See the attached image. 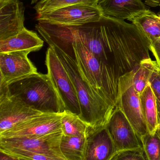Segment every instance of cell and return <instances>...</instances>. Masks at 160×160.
<instances>
[{
  "label": "cell",
  "instance_id": "obj_1",
  "mask_svg": "<svg viewBox=\"0 0 160 160\" xmlns=\"http://www.w3.org/2000/svg\"><path fill=\"white\" fill-rule=\"evenodd\" d=\"M100 36L91 52L120 78L150 58L151 43L132 22L103 16Z\"/></svg>",
  "mask_w": 160,
  "mask_h": 160
},
{
  "label": "cell",
  "instance_id": "obj_2",
  "mask_svg": "<svg viewBox=\"0 0 160 160\" xmlns=\"http://www.w3.org/2000/svg\"><path fill=\"white\" fill-rule=\"evenodd\" d=\"M49 47L58 56L75 88L80 107V118L93 129L105 127L116 108L105 101L83 79L76 61L55 46Z\"/></svg>",
  "mask_w": 160,
  "mask_h": 160
},
{
  "label": "cell",
  "instance_id": "obj_3",
  "mask_svg": "<svg viewBox=\"0 0 160 160\" xmlns=\"http://www.w3.org/2000/svg\"><path fill=\"white\" fill-rule=\"evenodd\" d=\"M71 33L76 62L81 77L105 101L116 108L120 97V78Z\"/></svg>",
  "mask_w": 160,
  "mask_h": 160
},
{
  "label": "cell",
  "instance_id": "obj_4",
  "mask_svg": "<svg viewBox=\"0 0 160 160\" xmlns=\"http://www.w3.org/2000/svg\"><path fill=\"white\" fill-rule=\"evenodd\" d=\"M3 86H5L10 96L19 99L40 112L61 113L65 111L48 74L37 72Z\"/></svg>",
  "mask_w": 160,
  "mask_h": 160
},
{
  "label": "cell",
  "instance_id": "obj_5",
  "mask_svg": "<svg viewBox=\"0 0 160 160\" xmlns=\"http://www.w3.org/2000/svg\"><path fill=\"white\" fill-rule=\"evenodd\" d=\"M46 65L47 74L61 100L64 110L80 116V107L74 85L58 56L50 47L46 52Z\"/></svg>",
  "mask_w": 160,
  "mask_h": 160
},
{
  "label": "cell",
  "instance_id": "obj_6",
  "mask_svg": "<svg viewBox=\"0 0 160 160\" xmlns=\"http://www.w3.org/2000/svg\"><path fill=\"white\" fill-rule=\"evenodd\" d=\"M63 132L34 137H0V149H20L66 159L60 149Z\"/></svg>",
  "mask_w": 160,
  "mask_h": 160
},
{
  "label": "cell",
  "instance_id": "obj_7",
  "mask_svg": "<svg viewBox=\"0 0 160 160\" xmlns=\"http://www.w3.org/2000/svg\"><path fill=\"white\" fill-rule=\"evenodd\" d=\"M103 16L98 6L74 4L37 14V21L58 24L80 25L99 21Z\"/></svg>",
  "mask_w": 160,
  "mask_h": 160
},
{
  "label": "cell",
  "instance_id": "obj_8",
  "mask_svg": "<svg viewBox=\"0 0 160 160\" xmlns=\"http://www.w3.org/2000/svg\"><path fill=\"white\" fill-rule=\"evenodd\" d=\"M133 76L129 74L120 78V97L117 106L124 113L139 139L148 133L144 118L140 95L133 86Z\"/></svg>",
  "mask_w": 160,
  "mask_h": 160
},
{
  "label": "cell",
  "instance_id": "obj_9",
  "mask_svg": "<svg viewBox=\"0 0 160 160\" xmlns=\"http://www.w3.org/2000/svg\"><path fill=\"white\" fill-rule=\"evenodd\" d=\"M62 113H42L1 133L0 137H34L62 132Z\"/></svg>",
  "mask_w": 160,
  "mask_h": 160
},
{
  "label": "cell",
  "instance_id": "obj_10",
  "mask_svg": "<svg viewBox=\"0 0 160 160\" xmlns=\"http://www.w3.org/2000/svg\"><path fill=\"white\" fill-rule=\"evenodd\" d=\"M40 113L19 99L10 96L5 86L0 85V134Z\"/></svg>",
  "mask_w": 160,
  "mask_h": 160
},
{
  "label": "cell",
  "instance_id": "obj_11",
  "mask_svg": "<svg viewBox=\"0 0 160 160\" xmlns=\"http://www.w3.org/2000/svg\"><path fill=\"white\" fill-rule=\"evenodd\" d=\"M28 52L0 53V85H8L37 72L28 57Z\"/></svg>",
  "mask_w": 160,
  "mask_h": 160
},
{
  "label": "cell",
  "instance_id": "obj_12",
  "mask_svg": "<svg viewBox=\"0 0 160 160\" xmlns=\"http://www.w3.org/2000/svg\"><path fill=\"white\" fill-rule=\"evenodd\" d=\"M106 127L118 152L142 148L137 133L118 106Z\"/></svg>",
  "mask_w": 160,
  "mask_h": 160
},
{
  "label": "cell",
  "instance_id": "obj_13",
  "mask_svg": "<svg viewBox=\"0 0 160 160\" xmlns=\"http://www.w3.org/2000/svg\"><path fill=\"white\" fill-rule=\"evenodd\" d=\"M118 153L106 126L89 128L86 135L85 160H112Z\"/></svg>",
  "mask_w": 160,
  "mask_h": 160
},
{
  "label": "cell",
  "instance_id": "obj_14",
  "mask_svg": "<svg viewBox=\"0 0 160 160\" xmlns=\"http://www.w3.org/2000/svg\"><path fill=\"white\" fill-rule=\"evenodd\" d=\"M24 12L20 0H0V40L16 35L25 28Z\"/></svg>",
  "mask_w": 160,
  "mask_h": 160
},
{
  "label": "cell",
  "instance_id": "obj_15",
  "mask_svg": "<svg viewBox=\"0 0 160 160\" xmlns=\"http://www.w3.org/2000/svg\"><path fill=\"white\" fill-rule=\"evenodd\" d=\"M98 6L106 17L130 22L148 9L142 0H101Z\"/></svg>",
  "mask_w": 160,
  "mask_h": 160
},
{
  "label": "cell",
  "instance_id": "obj_16",
  "mask_svg": "<svg viewBox=\"0 0 160 160\" xmlns=\"http://www.w3.org/2000/svg\"><path fill=\"white\" fill-rule=\"evenodd\" d=\"M43 44V40L36 33L24 28L16 35L0 40V53L16 51L31 52L40 49Z\"/></svg>",
  "mask_w": 160,
  "mask_h": 160
},
{
  "label": "cell",
  "instance_id": "obj_17",
  "mask_svg": "<svg viewBox=\"0 0 160 160\" xmlns=\"http://www.w3.org/2000/svg\"><path fill=\"white\" fill-rule=\"evenodd\" d=\"M140 100L148 133L154 134L157 129V111L156 99L149 82L140 95Z\"/></svg>",
  "mask_w": 160,
  "mask_h": 160
},
{
  "label": "cell",
  "instance_id": "obj_18",
  "mask_svg": "<svg viewBox=\"0 0 160 160\" xmlns=\"http://www.w3.org/2000/svg\"><path fill=\"white\" fill-rule=\"evenodd\" d=\"M131 22L136 25L152 44L160 38V15L149 9L135 17Z\"/></svg>",
  "mask_w": 160,
  "mask_h": 160
},
{
  "label": "cell",
  "instance_id": "obj_19",
  "mask_svg": "<svg viewBox=\"0 0 160 160\" xmlns=\"http://www.w3.org/2000/svg\"><path fill=\"white\" fill-rule=\"evenodd\" d=\"M86 136L63 135L60 149L67 160H85Z\"/></svg>",
  "mask_w": 160,
  "mask_h": 160
},
{
  "label": "cell",
  "instance_id": "obj_20",
  "mask_svg": "<svg viewBox=\"0 0 160 160\" xmlns=\"http://www.w3.org/2000/svg\"><path fill=\"white\" fill-rule=\"evenodd\" d=\"M157 66L156 61L150 58L142 61L133 69V86L139 95L149 83L150 77Z\"/></svg>",
  "mask_w": 160,
  "mask_h": 160
},
{
  "label": "cell",
  "instance_id": "obj_21",
  "mask_svg": "<svg viewBox=\"0 0 160 160\" xmlns=\"http://www.w3.org/2000/svg\"><path fill=\"white\" fill-rule=\"evenodd\" d=\"M61 124L65 136H86L90 128L79 116L67 111L62 112Z\"/></svg>",
  "mask_w": 160,
  "mask_h": 160
},
{
  "label": "cell",
  "instance_id": "obj_22",
  "mask_svg": "<svg viewBox=\"0 0 160 160\" xmlns=\"http://www.w3.org/2000/svg\"><path fill=\"white\" fill-rule=\"evenodd\" d=\"M101 0H41L35 4L34 8L37 14L74 4L97 6Z\"/></svg>",
  "mask_w": 160,
  "mask_h": 160
},
{
  "label": "cell",
  "instance_id": "obj_23",
  "mask_svg": "<svg viewBox=\"0 0 160 160\" xmlns=\"http://www.w3.org/2000/svg\"><path fill=\"white\" fill-rule=\"evenodd\" d=\"M147 160H160V130L154 134L148 133L140 139Z\"/></svg>",
  "mask_w": 160,
  "mask_h": 160
},
{
  "label": "cell",
  "instance_id": "obj_24",
  "mask_svg": "<svg viewBox=\"0 0 160 160\" xmlns=\"http://www.w3.org/2000/svg\"><path fill=\"white\" fill-rule=\"evenodd\" d=\"M3 151L6 154L11 155L20 159L28 160H66L63 159L56 158L43 154L34 153L27 150L20 149H3Z\"/></svg>",
  "mask_w": 160,
  "mask_h": 160
},
{
  "label": "cell",
  "instance_id": "obj_25",
  "mask_svg": "<svg viewBox=\"0 0 160 160\" xmlns=\"http://www.w3.org/2000/svg\"><path fill=\"white\" fill-rule=\"evenodd\" d=\"M149 82L156 99L158 124L160 121V71L157 64L150 77Z\"/></svg>",
  "mask_w": 160,
  "mask_h": 160
},
{
  "label": "cell",
  "instance_id": "obj_26",
  "mask_svg": "<svg viewBox=\"0 0 160 160\" xmlns=\"http://www.w3.org/2000/svg\"><path fill=\"white\" fill-rule=\"evenodd\" d=\"M112 160H147L142 148L118 152Z\"/></svg>",
  "mask_w": 160,
  "mask_h": 160
},
{
  "label": "cell",
  "instance_id": "obj_27",
  "mask_svg": "<svg viewBox=\"0 0 160 160\" xmlns=\"http://www.w3.org/2000/svg\"><path fill=\"white\" fill-rule=\"evenodd\" d=\"M151 52L156 59L158 66L160 67V38L151 46Z\"/></svg>",
  "mask_w": 160,
  "mask_h": 160
},
{
  "label": "cell",
  "instance_id": "obj_28",
  "mask_svg": "<svg viewBox=\"0 0 160 160\" xmlns=\"http://www.w3.org/2000/svg\"><path fill=\"white\" fill-rule=\"evenodd\" d=\"M147 6L152 8H160V0H142Z\"/></svg>",
  "mask_w": 160,
  "mask_h": 160
},
{
  "label": "cell",
  "instance_id": "obj_29",
  "mask_svg": "<svg viewBox=\"0 0 160 160\" xmlns=\"http://www.w3.org/2000/svg\"><path fill=\"white\" fill-rule=\"evenodd\" d=\"M0 160H21L18 158L13 157L6 154L3 151H0Z\"/></svg>",
  "mask_w": 160,
  "mask_h": 160
},
{
  "label": "cell",
  "instance_id": "obj_30",
  "mask_svg": "<svg viewBox=\"0 0 160 160\" xmlns=\"http://www.w3.org/2000/svg\"><path fill=\"white\" fill-rule=\"evenodd\" d=\"M40 1H41V0H31V4H36L38 2Z\"/></svg>",
  "mask_w": 160,
  "mask_h": 160
},
{
  "label": "cell",
  "instance_id": "obj_31",
  "mask_svg": "<svg viewBox=\"0 0 160 160\" xmlns=\"http://www.w3.org/2000/svg\"><path fill=\"white\" fill-rule=\"evenodd\" d=\"M157 129L160 130V121L159 122L158 124Z\"/></svg>",
  "mask_w": 160,
  "mask_h": 160
},
{
  "label": "cell",
  "instance_id": "obj_32",
  "mask_svg": "<svg viewBox=\"0 0 160 160\" xmlns=\"http://www.w3.org/2000/svg\"><path fill=\"white\" fill-rule=\"evenodd\" d=\"M20 159V158H19ZM21 160H24V159H20Z\"/></svg>",
  "mask_w": 160,
  "mask_h": 160
},
{
  "label": "cell",
  "instance_id": "obj_33",
  "mask_svg": "<svg viewBox=\"0 0 160 160\" xmlns=\"http://www.w3.org/2000/svg\"><path fill=\"white\" fill-rule=\"evenodd\" d=\"M158 67L160 71V67H159L158 66Z\"/></svg>",
  "mask_w": 160,
  "mask_h": 160
}]
</instances>
